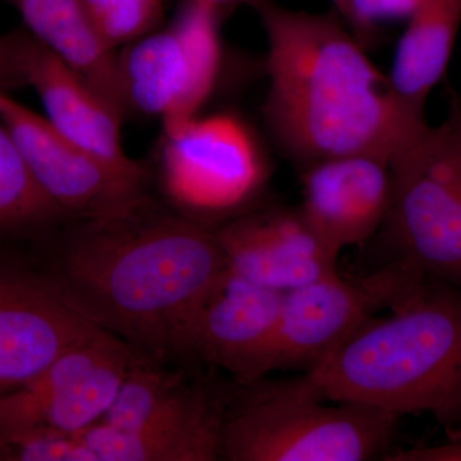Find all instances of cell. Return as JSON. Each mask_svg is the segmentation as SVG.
<instances>
[{
    "instance_id": "obj_1",
    "label": "cell",
    "mask_w": 461,
    "mask_h": 461,
    "mask_svg": "<svg viewBox=\"0 0 461 461\" xmlns=\"http://www.w3.org/2000/svg\"><path fill=\"white\" fill-rule=\"evenodd\" d=\"M229 268L215 233L148 199L86 221L50 277L69 304L138 353L176 354L182 330Z\"/></svg>"
},
{
    "instance_id": "obj_2",
    "label": "cell",
    "mask_w": 461,
    "mask_h": 461,
    "mask_svg": "<svg viewBox=\"0 0 461 461\" xmlns=\"http://www.w3.org/2000/svg\"><path fill=\"white\" fill-rule=\"evenodd\" d=\"M253 7L268 41L267 120L305 166L351 154L391 160L426 126L338 17L288 11L268 0Z\"/></svg>"
},
{
    "instance_id": "obj_3",
    "label": "cell",
    "mask_w": 461,
    "mask_h": 461,
    "mask_svg": "<svg viewBox=\"0 0 461 461\" xmlns=\"http://www.w3.org/2000/svg\"><path fill=\"white\" fill-rule=\"evenodd\" d=\"M305 372L324 395L461 429V287L424 277Z\"/></svg>"
},
{
    "instance_id": "obj_4",
    "label": "cell",
    "mask_w": 461,
    "mask_h": 461,
    "mask_svg": "<svg viewBox=\"0 0 461 461\" xmlns=\"http://www.w3.org/2000/svg\"><path fill=\"white\" fill-rule=\"evenodd\" d=\"M247 384L227 406L223 460H373L386 454L399 420L378 409L330 399L306 373Z\"/></svg>"
},
{
    "instance_id": "obj_5",
    "label": "cell",
    "mask_w": 461,
    "mask_h": 461,
    "mask_svg": "<svg viewBox=\"0 0 461 461\" xmlns=\"http://www.w3.org/2000/svg\"><path fill=\"white\" fill-rule=\"evenodd\" d=\"M391 202L384 226L395 259L423 277L461 287V102L390 160Z\"/></svg>"
},
{
    "instance_id": "obj_6",
    "label": "cell",
    "mask_w": 461,
    "mask_h": 461,
    "mask_svg": "<svg viewBox=\"0 0 461 461\" xmlns=\"http://www.w3.org/2000/svg\"><path fill=\"white\" fill-rule=\"evenodd\" d=\"M218 20L189 0L172 25L129 44L118 56L127 111L160 118L165 131L196 117L220 74Z\"/></svg>"
},
{
    "instance_id": "obj_7",
    "label": "cell",
    "mask_w": 461,
    "mask_h": 461,
    "mask_svg": "<svg viewBox=\"0 0 461 461\" xmlns=\"http://www.w3.org/2000/svg\"><path fill=\"white\" fill-rule=\"evenodd\" d=\"M423 278L395 259L366 277L348 278L338 271L287 291L266 375L281 369L311 371L362 324L399 304Z\"/></svg>"
},
{
    "instance_id": "obj_8",
    "label": "cell",
    "mask_w": 461,
    "mask_h": 461,
    "mask_svg": "<svg viewBox=\"0 0 461 461\" xmlns=\"http://www.w3.org/2000/svg\"><path fill=\"white\" fill-rule=\"evenodd\" d=\"M104 330L63 351L25 386L0 397V433L50 427L81 435L107 414L141 357Z\"/></svg>"
},
{
    "instance_id": "obj_9",
    "label": "cell",
    "mask_w": 461,
    "mask_h": 461,
    "mask_svg": "<svg viewBox=\"0 0 461 461\" xmlns=\"http://www.w3.org/2000/svg\"><path fill=\"white\" fill-rule=\"evenodd\" d=\"M0 120L33 180L63 214L98 220L147 198L144 166L126 169L100 159L5 91H0Z\"/></svg>"
},
{
    "instance_id": "obj_10",
    "label": "cell",
    "mask_w": 461,
    "mask_h": 461,
    "mask_svg": "<svg viewBox=\"0 0 461 461\" xmlns=\"http://www.w3.org/2000/svg\"><path fill=\"white\" fill-rule=\"evenodd\" d=\"M160 169L171 198L203 212L242 204L266 177L256 139L239 118L229 114L194 117L167 130Z\"/></svg>"
},
{
    "instance_id": "obj_11",
    "label": "cell",
    "mask_w": 461,
    "mask_h": 461,
    "mask_svg": "<svg viewBox=\"0 0 461 461\" xmlns=\"http://www.w3.org/2000/svg\"><path fill=\"white\" fill-rule=\"evenodd\" d=\"M99 330L50 277L0 266V397Z\"/></svg>"
},
{
    "instance_id": "obj_12",
    "label": "cell",
    "mask_w": 461,
    "mask_h": 461,
    "mask_svg": "<svg viewBox=\"0 0 461 461\" xmlns=\"http://www.w3.org/2000/svg\"><path fill=\"white\" fill-rule=\"evenodd\" d=\"M284 295L227 268L191 315L176 354L226 369L242 384L263 378Z\"/></svg>"
},
{
    "instance_id": "obj_13",
    "label": "cell",
    "mask_w": 461,
    "mask_h": 461,
    "mask_svg": "<svg viewBox=\"0 0 461 461\" xmlns=\"http://www.w3.org/2000/svg\"><path fill=\"white\" fill-rule=\"evenodd\" d=\"M214 233L230 271L259 286L287 293L339 271V254L300 208L245 215Z\"/></svg>"
},
{
    "instance_id": "obj_14",
    "label": "cell",
    "mask_w": 461,
    "mask_h": 461,
    "mask_svg": "<svg viewBox=\"0 0 461 461\" xmlns=\"http://www.w3.org/2000/svg\"><path fill=\"white\" fill-rule=\"evenodd\" d=\"M386 158L351 154L318 160L302 175L300 211L333 250L368 241L386 221L391 202Z\"/></svg>"
},
{
    "instance_id": "obj_15",
    "label": "cell",
    "mask_w": 461,
    "mask_h": 461,
    "mask_svg": "<svg viewBox=\"0 0 461 461\" xmlns=\"http://www.w3.org/2000/svg\"><path fill=\"white\" fill-rule=\"evenodd\" d=\"M25 75L26 85L38 93L45 118L58 132L111 165L126 169L142 167L124 153L122 115L32 36L27 45Z\"/></svg>"
},
{
    "instance_id": "obj_16",
    "label": "cell",
    "mask_w": 461,
    "mask_h": 461,
    "mask_svg": "<svg viewBox=\"0 0 461 461\" xmlns=\"http://www.w3.org/2000/svg\"><path fill=\"white\" fill-rule=\"evenodd\" d=\"M33 39L77 72L114 111H127L118 56L100 38L85 0H7Z\"/></svg>"
},
{
    "instance_id": "obj_17",
    "label": "cell",
    "mask_w": 461,
    "mask_h": 461,
    "mask_svg": "<svg viewBox=\"0 0 461 461\" xmlns=\"http://www.w3.org/2000/svg\"><path fill=\"white\" fill-rule=\"evenodd\" d=\"M227 405L215 402L178 420L140 429L99 421L81 433L95 461H213L222 456Z\"/></svg>"
},
{
    "instance_id": "obj_18",
    "label": "cell",
    "mask_w": 461,
    "mask_h": 461,
    "mask_svg": "<svg viewBox=\"0 0 461 461\" xmlns=\"http://www.w3.org/2000/svg\"><path fill=\"white\" fill-rule=\"evenodd\" d=\"M408 20L388 78L400 102L423 115L426 100L453 56L461 26V0H423Z\"/></svg>"
},
{
    "instance_id": "obj_19",
    "label": "cell",
    "mask_w": 461,
    "mask_h": 461,
    "mask_svg": "<svg viewBox=\"0 0 461 461\" xmlns=\"http://www.w3.org/2000/svg\"><path fill=\"white\" fill-rule=\"evenodd\" d=\"M215 400L181 375L153 368L144 359L124 377L103 423L118 429H140L185 417Z\"/></svg>"
},
{
    "instance_id": "obj_20",
    "label": "cell",
    "mask_w": 461,
    "mask_h": 461,
    "mask_svg": "<svg viewBox=\"0 0 461 461\" xmlns=\"http://www.w3.org/2000/svg\"><path fill=\"white\" fill-rule=\"evenodd\" d=\"M65 217L38 186L0 120V230L32 229Z\"/></svg>"
},
{
    "instance_id": "obj_21",
    "label": "cell",
    "mask_w": 461,
    "mask_h": 461,
    "mask_svg": "<svg viewBox=\"0 0 461 461\" xmlns=\"http://www.w3.org/2000/svg\"><path fill=\"white\" fill-rule=\"evenodd\" d=\"M100 38L111 50L154 32L165 0H85Z\"/></svg>"
},
{
    "instance_id": "obj_22",
    "label": "cell",
    "mask_w": 461,
    "mask_h": 461,
    "mask_svg": "<svg viewBox=\"0 0 461 461\" xmlns=\"http://www.w3.org/2000/svg\"><path fill=\"white\" fill-rule=\"evenodd\" d=\"M0 460L95 461V457L81 435L38 426L0 433Z\"/></svg>"
},
{
    "instance_id": "obj_23",
    "label": "cell",
    "mask_w": 461,
    "mask_h": 461,
    "mask_svg": "<svg viewBox=\"0 0 461 461\" xmlns=\"http://www.w3.org/2000/svg\"><path fill=\"white\" fill-rule=\"evenodd\" d=\"M423 0H348L346 23L359 38H366L378 23L409 18Z\"/></svg>"
},
{
    "instance_id": "obj_24",
    "label": "cell",
    "mask_w": 461,
    "mask_h": 461,
    "mask_svg": "<svg viewBox=\"0 0 461 461\" xmlns=\"http://www.w3.org/2000/svg\"><path fill=\"white\" fill-rule=\"evenodd\" d=\"M29 32H14L0 36V91L26 85L25 58Z\"/></svg>"
},
{
    "instance_id": "obj_25",
    "label": "cell",
    "mask_w": 461,
    "mask_h": 461,
    "mask_svg": "<svg viewBox=\"0 0 461 461\" xmlns=\"http://www.w3.org/2000/svg\"><path fill=\"white\" fill-rule=\"evenodd\" d=\"M451 436L441 444L415 446L386 455L388 461H461V429L450 430Z\"/></svg>"
},
{
    "instance_id": "obj_26",
    "label": "cell",
    "mask_w": 461,
    "mask_h": 461,
    "mask_svg": "<svg viewBox=\"0 0 461 461\" xmlns=\"http://www.w3.org/2000/svg\"><path fill=\"white\" fill-rule=\"evenodd\" d=\"M191 2L199 3V5L213 9L215 14L221 17V14H224V12L238 7V5H254L259 0H191Z\"/></svg>"
},
{
    "instance_id": "obj_27",
    "label": "cell",
    "mask_w": 461,
    "mask_h": 461,
    "mask_svg": "<svg viewBox=\"0 0 461 461\" xmlns=\"http://www.w3.org/2000/svg\"><path fill=\"white\" fill-rule=\"evenodd\" d=\"M330 2L335 5L336 9L339 14V16L346 20V16H348V0H330Z\"/></svg>"
}]
</instances>
